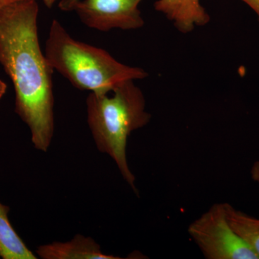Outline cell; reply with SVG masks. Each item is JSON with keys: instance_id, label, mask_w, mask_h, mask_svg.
Returning <instances> with one entry per match:
<instances>
[{"instance_id": "cell-1", "label": "cell", "mask_w": 259, "mask_h": 259, "mask_svg": "<svg viewBox=\"0 0 259 259\" xmlns=\"http://www.w3.org/2000/svg\"><path fill=\"white\" fill-rule=\"evenodd\" d=\"M37 0L0 10V64L14 86L15 112L30 129L34 147L47 152L54 134V69L39 42Z\"/></svg>"}, {"instance_id": "cell-2", "label": "cell", "mask_w": 259, "mask_h": 259, "mask_svg": "<svg viewBox=\"0 0 259 259\" xmlns=\"http://www.w3.org/2000/svg\"><path fill=\"white\" fill-rule=\"evenodd\" d=\"M44 54L54 71L83 91L110 94L126 81L148 76L145 70L122 64L104 49L73 38L57 20L51 24Z\"/></svg>"}, {"instance_id": "cell-3", "label": "cell", "mask_w": 259, "mask_h": 259, "mask_svg": "<svg viewBox=\"0 0 259 259\" xmlns=\"http://www.w3.org/2000/svg\"><path fill=\"white\" fill-rule=\"evenodd\" d=\"M111 93L88 95L89 127L97 149L112 158L124 180L138 192L127 163V139L131 133L147 125L151 116L146 111L144 94L134 80L121 83Z\"/></svg>"}, {"instance_id": "cell-4", "label": "cell", "mask_w": 259, "mask_h": 259, "mask_svg": "<svg viewBox=\"0 0 259 259\" xmlns=\"http://www.w3.org/2000/svg\"><path fill=\"white\" fill-rule=\"evenodd\" d=\"M188 233L207 259H259L228 223L224 204H215L191 223Z\"/></svg>"}, {"instance_id": "cell-5", "label": "cell", "mask_w": 259, "mask_h": 259, "mask_svg": "<svg viewBox=\"0 0 259 259\" xmlns=\"http://www.w3.org/2000/svg\"><path fill=\"white\" fill-rule=\"evenodd\" d=\"M143 0H81L74 11L81 23L99 31L137 30L144 26L139 5Z\"/></svg>"}, {"instance_id": "cell-6", "label": "cell", "mask_w": 259, "mask_h": 259, "mask_svg": "<svg viewBox=\"0 0 259 259\" xmlns=\"http://www.w3.org/2000/svg\"><path fill=\"white\" fill-rule=\"evenodd\" d=\"M154 9L165 15L182 33H188L210 21L200 0H157Z\"/></svg>"}, {"instance_id": "cell-7", "label": "cell", "mask_w": 259, "mask_h": 259, "mask_svg": "<svg viewBox=\"0 0 259 259\" xmlns=\"http://www.w3.org/2000/svg\"><path fill=\"white\" fill-rule=\"evenodd\" d=\"M36 253L42 259L121 258L115 255L105 254L93 238L81 234H76L69 241H56L39 245Z\"/></svg>"}, {"instance_id": "cell-8", "label": "cell", "mask_w": 259, "mask_h": 259, "mask_svg": "<svg viewBox=\"0 0 259 259\" xmlns=\"http://www.w3.org/2000/svg\"><path fill=\"white\" fill-rule=\"evenodd\" d=\"M10 207L0 202V257L3 259H36L18 236L8 218Z\"/></svg>"}, {"instance_id": "cell-9", "label": "cell", "mask_w": 259, "mask_h": 259, "mask_svg": "<svg viewBox=\"0 0 259 259\" xmlns=\"http://www.w3.org/2000/svg\"><path fill=\"white\" fill-rule=\"evenodd\" d=\"M230 226L258 255L259 258V219L225 203Z\"/></svg>"}, {"instance_id": "cell-10", "label": "cell", "mask_w": 259, "mask_h": 259, "mask_svg": "<svg viewBox=\"0 0 259 259\" xmlns=\"http://www.w3.org/2000/svg\"><path fill=\"white\" fill-rule=\"evenodd\" d=\"M81 0H61L59 3V8L61 11H74L75 7Z\"/></svg>"}, {"instance_id": "cell-11", "label": "cell", "mask_w": 259, "mask_h": 259, "mask_svg": "<svg viewBox=\"0 0 259 259\" xmlns=\"http://www.w3.org/2000/svg\"><path fill=\"white\" fill-rule=\"evenodd\" d=\"M254 11L259 20V0H241Z\"/></svg>"}, {"instance_id": "cell-12", "label": "cell", "mask_w": 259, "mask_h": 259, "mask_svg": "<svg viewBox=\"0 0 259 259\" xmlns=\"http://www.w3.org/2000/svg\"><path fill=\"white\" fill-rule=\"evenodd\" d=\"M250 174H251V177L253 181L259 185V161H255L253 163Z\"/></svg>"}, {"instance_id": "cell-13", "label": "cell", "mask_w": 259, "mask_h": 259, "mask_svg": "<svg viewBox=\"0 0 259 259\" xmlns=\"http://www.w3.org/2000/svg\"><path fill=\"white\" fill-rule=\"evenodd\" d=\"M23 1V0H0V10L8 6V5L18 3V2Z\"/></svg>"}, {"instance_id": "cell-14", "label": "cell", "mask_w": 259, "mask_h": 259, "mask_svg": "<svg viewBox=\"0 0 259 259\" xmlns=\"http://www.w3.org/2000/svg\"><path fill=\"white\" fill-rule=\"evenodd\" d=\"M7 91V84L0 79V99L2 98Z\"/></svg>"}, {"instance_id": "cell-15", "label": "cell", "mask_w": 259, "mask_h": 259, "mask_svg": "<svg viewBox=\"0 0 259 259\" xmlns=\"http://www.w3.org/2000/svg\"><path fill=\"white\" fill-rule=\"evenodd\" d=\"M44 5L47 6L48 8H52L54 5H55L56 0H42Z\"/></svg>"}, {"instance_id": "cell-16", "label": "cell", "mask_w": 259, "mask_h": 259, "mask_svg": "<svg viewBox=\"0 0 259 259\" xmlns=\"http://www.w3.org/2000/svg\"><path fill=\"white\" fill-rule=\"evenodd\" d=\"M0 258H1V257H0Z\"/></svg>"}]
</instances>
